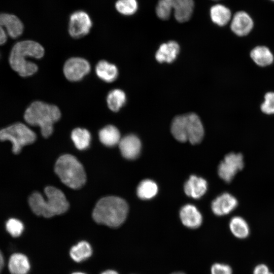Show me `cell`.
Returning <instances> with one entry per match:
<instances>
[{"label":"cell","mask_w":274,"mask_h":274,"mask_svg":"<svg viewBox=\"0 0 274 274\" xmlns=\"http://www.w3.org/2000/svg\"><path fill=\"white\" fill-rule=\"evenodd\" d=\"M187 115L176 116L171 125V132L174 137L180 142L188 141L186 127Z\"/></svg>","instance_id":"cell-24"},{"label":"cell","mask_w":274,"mask_h":274,"mask_svg":"<svg viewBox=\"0 0 274 274\" xmlns=\"http://www.w3.org/2000/svg\"><path fill=\"white\" fill-rule=\"evenodd\" d=\"M250 57L258 66L265 67L272 64L274 56L270 49L264 46H258L250 52Z\"/></svg>","instance_id":"cell-20"},{"label":"cell","mask_w":274,"mask_h":274,"mask_svg":"<svg viewBox=\"0 0 274 274\" xmlns=\"http://www.w3.org/2000/svg\"><path fill=\"white\" fill-rule=\"evenodd\" d=\"M99 138L103 144L109 147L119 144L121 140L119 130L112 125H107L99 131Z\"/></svg>","instance_id":"cell-25"},{"label":"cell","mask_w":274,"mask_h":274,"mask_svg":"<svg viewBox=\"0 0 274 274\" xmlns=\"http://www.w3.org/2000/svg\"><path fill=\"white\" fill-rule=\"evenodd\" d=\"M174 16L179 22H185L191 18L193 11V0H171Z\"/></svg>","instance_id":"cell-17"},{"label":"cell","mask_w":274,"mask_h":274,"mask_svg":"<svg viewBox=\"0 0 274 274\" xmlns=\"http://www.w3.org/2000/svg\"><path fill=\"white\" fill-rule=\"evenodd\" d=\"M36 139L35 133L22 123H16L0 130V141L11 142L14 154L19 153L24 146L33 143Z\"/></svg>","instance_id":"cell-6"},{"label":"cell","mask_w":274,"mask_h":274,"mask_svg":"<svg viewBox=\"0 0 274 274\" xmlns=\"http://www.w3.org/2000/svg\"><path fill=\"white\" fill-rule=\"evenodd\" d=\"M172 8L171 0H159L156 7L157 16L161 19H168L171 14Z\"/></svg>","instance_id":"cell-31"},{"label":"cell","mask_w":274,"mask_h":274,"mask_svg":"<svg viewBox=\"0 0 274 274\" xmlns=\"http://www.w3.org/2000/svg\"><path fill=\"white\" fill-rule=\"evenodd\" d=\"M55 172L65 185L73 189L81 187L86 182V174L81 163L70 154L61 156L56 161Z\"/></svg>","instance_id":"cell-5"},{"label":"cell","mask_w":274,"mask_h":274,"mask_svg":"<svg viewBox=\"0 0 274 274\" xmlns=\"http://www.w3.org/2000/svg\"><path fill=\"white\" fill-rule=\"evenodd\" d=\"M211 274H232V269L228 264L216 263L211 267Z\"/></svg>","instance_id":"cell-34"},{"label":"cell","mask_w":274,"mask_h":274,"mask_svg":"<svg viewBox=\"0 0 274 274\" xmlns=\"http://www.w3.org/2000/svg\"><path fill=\"white\" fill-rule=\"evenodd\" d=\"M179 51L178 44L175 41H169L160 46L156 53L155 58L160 63H171L176 59Z\"/></svg>","instance_id":"cell-18"},{"label":"cell","mask_w":274,"mask_h":274,"mask_svg":"<svg viewBox=\"0 0 274 274\" xmlns=\"http://www.w3.org/2000/svg\"><path fill=\"white\" fill-rule=\"evenodd\" d=\"M44 53L43 47L39 43L30 40L20 41L12 48L9 63L12 68L20 76H30L37 72L38 67L36 63L29 61L28 58H41Z\"/></svg>","instance_id":"cell-1"},{"label":"cell","mask_w":274,"mask_h":274,"mask_svg":"<svg viewBox=\"0 0 274 274\" xmlns=\"http://www.w3.org/2000/svg\"><path fill=\"white\" fill-rule=\"evenodd\" d=\"M71 138L76 147L79 150L86 149L90 144L91 135L85 128H76L72 132Z\"/></svg>","instance_id":"cell-29"},{"label":"cell","mask_w":274,"mask_h":274,"mask_svg":"<svg viewBox=\"0 0 274 274\" xmlns=\"http://www.w3.org/2000/svg\"><path fill=\"white\" fill-rule=\"evenodd\" d=\"M70 254L75 261L81 262L91 255L92 248L88 242L81 241L71 248Z\"/></svg>","instance_id":"cell-28"},{"label":"cell","mask_w":274,"mask_h":274,"mask_svg":"<svg viewBox=\"0 0 274 274\" xmlns=\"http://www.w3.org/2000/svg\"><path fill=\"white\" fill-rule=\"evenodd\" d=\"M115 7L120 14L131 15L136 12L138 4L136 0H118L116 3Z\"/></svg>","instance_id":"cell-30"},{"label":"cell","mask_w":274,"mask_h":274,"mask_svg":"<svg viewBox=\"0 0 274 274\" xmlns=\"http://www.w3.org/2000/svg\"><path fill=\"white\" fill-rule=\"evenodd\" d=\"M172 274H185L183 272H174Z\"/></svg>","instance_id":"cell-38"},{"label":"cell","mask_w":274,"mask_h":274,"mask_svg":"<svg viewBox=\"0 0 274 274\" xmlns=\"http://www.w3.org/2000/svg\"><path fill=\"white\" fill-rule=\"evenodd\" d=\"M126 95L123 91L115 89L110 91L107 97L108 108L112 111L117 112L126 102Z\"/></svg>","instance_id":"cell-27"},{"label":"cell","mask_w":274,"mask_h":274,"mask_svg":"<svg viewBox=\"0 0 274 274\" xmlns=\"http://www.w3.org/2000/svg\"><path fill=\"white\" fill-rule=\"evenodd\" d=\"M210 16L214 23L223 26L226 25L230 21L231 13L227 7L221 4H216L211 8Z\"/></svg>","instance_id":"cell-23"},{"label":"cell","mask_w":274,"mask_h":274,"mask_svg":"<svg viewBox=\"0 0 274 274\" xmlns=\"http://www.w3.org/2000/svg\"><path fill=\"white\" fill-rule=\"evenodd\" d=\"M244 166V158L241 153H229L224 157L218 166V175L225 182L229 183L236 174L243 168Z\"/></svg>","instance_id":"cell-7"},{"label":"cell","mask_w":274,"mask_h":274,"mask_svg":"<svg viewBox=\"0 0 274 274\" xmlns=\"http://www.w3.org/2000/svg\"><path fill=\"white\" fill-rule=\"evenodd\" d=\"M128 211L127 203L124 199L116 196H107L97 202L92 217L97 223L117 227L125 221Z\"/></svg>","instance_id":"cell-3"},{"label":"cell","mask_w":274,"mask_h":274,"mask_svg":"<svg viewBox=\"0 0 274 274\" xmlns=\"http://www.w3.org/2000/svg\"><path fill=\"white\" fill-rule=\"evenodd\" d=\"M208 184L206 180L192 175L185 182L184 191L186 194L195 199L200 198L207 191Z\"/></svg>","instance_id":"cell-16"},{"label":"cell","mask_w":274,"mask_h":274,"mask_svg":"<svg viewBox=\"0 0 274 274\" xmlns=\"http://www.w3.org/2000/svg\"><path fill=\"white\" fill-rule=\"evenodd\" d=\"M101 274H118L116 271L113 270H107Z\"/></svg>","instance_id":"cell-37"},{"label":"cell","mask_w":274,"mask_h":274,"mask_svg":"<svg viewBox=\"0 0 274 274\" xmlns=\"http://www.w3.org/2000/svg\"><path fill=\"white\" fill-rule=\"evenodd\" d=\"M180 217L183 224L190 229H196L202 223L201 213L195 206L187 204L184 206L180 212Z\"/></svg>","instance_id":"cell-15"},{"label":"cell","mask_w":274,"mask_h":274,"mask_svg":"<svg viewBox=\"0 0 274 274\" xmlns=\"http://www.w3.org/2000/svg\"><path fill=\"white\" fill-rule=\"evenodd\" d=\"M215 1H217V0H215Z\"/></svg>","instance_id":"cell-41"},{"label":"cell","mask_w":274,"mask_h":274,"mask_svg":"<svg viewBox=\"0 0 274 274\" xmlns=\"http://www.w3.org/2000/svg\"><path fill=\"white\" fill-rule=\"evenodd\" d=\"M119 147L122 156L127 159H134L140 155L141 142L135 135L130 134L121 139Z\"/></svg>","instance_id":"cell-13"},{"label":"cell","mask_w":274,"mask_h":274,"mask_svg":"<svg viewBox=\"0 0 274 274\" xmlns=\"http://www.w3.org/2000/svg\"><path fill=\"white\" fill-rule=\"evenodd\" d=\"M237 205V200L234 196L228 193H224L212 201L211 208L216 215L222 216L232 212Z\"/></svg>","instance_id":"cell-12"},{"label":"cell","mask_w":274,"mask_h":274,"mask_svg":"<svg viewBox=\"0 0 274 274\" xmlns=\"http://www.w3.org/2000/svg\"><path fill=\"white\" fill-rule=\"evenodd\" d=\"M23 30V25L16 16L0 14V45L5 43L8 36L12 38L19 37Z\"/></svg>","instance_id":"cell-8"},{"label":"cell","mask_w":274,"mask_h":274,"mask_svg":"<svg viewBox=\"0 0 274 274\" xmlns=\"http://www.w3.org/2000/svg\"><path fill=\"white\" fill-rule=\"evenodd\" d=\"M270 1H272V2H274V0H270Z\"/></svg>","instance_id":"cell-40"},{"label":"cell","mask_w":274,"mask_h":274,"mask_svg":"<svg viewBox=\"0 0 274 274\" xmlns=\"http://www.w3.org/2000/svg\"><path fill=\"white\" fill-rule=\"evenodd\" d=\"M72 274H85L84 273H82V272H74Z\"/></svg>","instance_id":"cell-39"},{"label":"cell","mask_w":274,"mask_h":274,"mask_svg":"<svg viewBox=\"0 0 274 274\" xmlns=\"http://www.w3.org/2000/svg\"><path fill=\"white\" fill-rule=\"evenodd\" d=\"M187 115L186 132L188 141L193 144L199 143L204 136V129L199 117L195 113Z\"/></svg>","instance_id":"cell-14"},{"label":"cell","mask_w":274,"mask_h":274,"mask_svg":"<svg viewBox=\"0 0 274 274\" xmlns=\"http://www.w3.org/2000/svg\"><path fill=\"white\" fill-rule=\"evenodd\" d=\"M261 111L267 115L274 114V92H268L260 106Z\"/></svg>","instance_id":"cell-33"},{"label":"cell","mask_w":274,"mask_h":274,"mask_svg":"<svg viewBox=\"0 0 274 274\" xmlns=\"http://www.w3.org/2000/svg\"><path fill=\"white\" fill-rule=\"evenodd\" d=\"M253 274H274L268 266L263 263L257 265L253 269Z\"/></svg>","instance_id":"cell-35"},{"label":"cell","mask_w":274,"mask_h":274,"mask_svg":"<svg viewBox=\"0 0 274 274\" xmlns=\"http://www.w3.org/2000/svg\"><path fill=\"white\" fill-rule=\"evenodd\" d=\"M254 27V22L247 12L240 11L234 15L230 24L232 31L236 35L244 37L248 35Z\"/></svg>","instance_id":"cell-11"},{"label":"cell","mask_w":274,"mask_h":274,"mask_svg":"<svg viewBox=\"0 0 274 274\" xmlns=\"http://www.w3.org/2000/svg\"><path fill=\"white\" fill-rule=\"evenodd\" d=\"M95 72L100 79L107 83L113 82L118 76L117 66L104 60H100L97 63Z\"/></svg>","instance_id":"cell-19"},{"label":"cell","mask_w":274,"mask_h":274,"mask_svg":"<svg viewBox=\"0 0 274 274\" xmlns=\"http://www.w3.org/2000/svg\"><path fill=\"white\" fill-rule=\"evenodd\" d=\"M157 184L153 180L146 179L139 184L136 193L138 197L143 200L150 199L156 196L158 192Z\"/></svg>","instance_id":"cell-26"},{"label":"cell","mask_w":274,"mask_h":274,"mask_svg":"<svg viewBox=\"0 0 274 274\" xmlns=\"http://www.w3.org/2000/svg\"><path fill=\"white\" fill-rule=\"evenodd\" d=\"M92 23L88 14L83 11H76L71 14L68 24V32L74 38H80L90 31Z\"/></svg>","instance_id":"cell-10"},{"label":"cell","mask_w":274,"mask_h":274,"mask_svg":"<svg viewBox=\"0 0 274 274\" xmlns=\"http://www.w3.org/2000/svg\"><path fill=\"white\" fill-rule=\"evenodd\" d=\"M61 117L59 109L56 106L41 101L31 103L24 112L26 122L32 126H39L42 135L49 137L53 132V124Z\"/></svg>","instance_id":"cell-4"},{"label":"cell","mask_w":274,"mask_h":274,"mask_svg":"<svg viewBox=\"0 0 274 274\" xmlns=\"http://www.w3.org/2000/svg\"><path fill=\"white\" fill-rule=\"evenodd\" d=\"M4 260L3 255L0 251V272L4 266Z\"/></svg>","instance_id":"cell-36"},{"label":"cell","mask_w":274,"mask_h":274,"mask_svg":"<svg viewBox=\"0 0 274 274\" xmlns=\"http://www.w3.org/2000/svg\"><path fill=\"white\" fill-rule=\"evenodd\" d=\"M229 229L232 234L239 239L247 238L250 233L248 222L243 217L234 216L229 222Z\"/></svg>","instance_id":"cell-22"},{"label":"cell","mask_w":274,"mask_h":274,"mask_svg":"<svg viewBox=\"0 0 274 274\" xmlns=\"http://www.w3.org/2000/svg\"><path fill=\"white\" fill-rule=\"evenodd\" d=\"M6 227L8 232L13 237H18L21 235L24 228L22 223L15 218L8 220Z\"/></svg>","instance_id":"cell-32"},{"label":"cell","mask_w":274,"mask_h":274,"mask_svg":"<svg viewBox=\"0 0 274 274\" xmlns=\"http://www.w3.org/2000/svg\"><path fill=\"white\" fill-rule=\"evenodd\" d=\"M90 64L84 58L74 57L67 59L63 66V74L65 78L72 82L82 79L90 71Z\"/></svg>","instance_id":"cell-9"},{"label":"cell","mask_w":274,"mask_h":274,"mask_svg":"<svg viewBox=\"0 0 274 274\" xmlns=\"http://www.w3.org/2000/svg\"><path fill=\"white\" fill-rule=\"evenodd\" d=\"M44 191L46 199L39 192H36L29 197V205L35 214L50 218L64 213L67 210L68 203L60 190L54 187L48 186Z\"/></svg>","instance_id":"cell-2"},{"label":"cell","mask_w":274,"mask_h":274,"mask_svg":"<svg viewBox=\"0 0 274 274\" xmlns=\"http://www.w3.org/2000/svg\"><path fill=\"white\" fill-rule=\"evenodd\" d=\"M8 267L12 274H27L30 269V264L25 255L15 253L10 257Z\"/></svg>","instance_id":"cell-21"}]
</instances>
